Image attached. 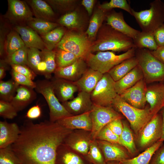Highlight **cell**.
<instances>
[{"label":"cell","instance_id":"obj_1","mask_svg":"<svg viewBox=\"0 0 164 164\" xmlns=\"http://www.w3.org/2000/svg\"><path fill=\"white\" fill-rule=\"evenodd\" d=\"M17 140L11 145L20 164H56L57 151L73 130L56 122L25 121Z\"/></svg>","mask_w":164,"mask_h":164},{"label":"cell","instance_id":"obj_2","mask_svg":"<svg viewBox=\"0 0 164 164\" xmlns=\"http://www.w3.org/2000/svg\"><path fill=\"white\" fill-rule=\"evenodd\" d=\"M92 42L91 52H126L134 47L132 39L106 24L102 25Z\"/></svg>","mask_w":164,"mask_h":164},{"label":"cell","instance_id":"obj_3","mask_svg":"<svg viewBox=\"0 0 164 164\" xmlns=\"http://www.w3.org/2000/svg\"><path fill=\"white\" fill-rule=\"evenodd\" d=\"M112 107L126 118L136 135L154 116L149 107L144 109L135 108L126 102L118 94L113 101Z\"/></svg>","mask_w":164,"mask_h":164},{"label":"cell","instance_id":"obj_4","mask_svg":"<svg viewBox=\"0 0 164 164\" xmlns=\"http://www.w3.org/2000/svg\"><path fill=\"white\" fill-rule=\"evenodd\" d=\"M149 5V9L139 12L132 9V15L142 31L153 32L164 23V3L161 0H155Z\"/></svg>","mask_w":164,"mask_h":164},{"label":"cell","instance_id":"obj_5","mask_svg":"<svg viewBox=\"0 0 164 164\" xmlns=\"http://www.w3.org/2000/svg\"><path fill=\"white\" fill-rule=\"evenodd\" d=\"M135 50L134 47L118 55L110 51H99L95 54L91 53L85 61L89 68L104 74L123 61L135 56Z\"/></svg>","mask_w":164,"mask_h":164},{"label":"cell","instance_id":"obj_6","mask_svg":"<svg viewBox=\"0 0 164 164\" xmlns=\"http://www.w3.org/2000/svg\"><path fill=\"white\" fill-rule=\"evenodd\" d=\"M135 56L146 83L164 81V64L155 58L150 50L146 49L136 48Z\"/></svg>","mask_w":164,"mask_h":164},{"label":"cell","instance_id":"obj_7","mask_svg":"<svg viewBox=\"0 0 164 164\" xmlns=\"http://www.w3.org/2000/svg\"><path fill=\"white\" fill-rule=\"evenodd\" d=\"M92 43L85 33L69 31L66 32L56 48L70 52L85 60L91 53Z\"/></svg>","mask_w":164,"mask_h":164},{"label":"cell","instance_id":"obj_8","mask_svg":"<svg viewBox=\"0 0 164 164\" xmlns=\"http://www.w3.org/2000/svg\"><path fill=\"white\" fill-rule=\"evenodd\" d=\"M36 83V91L43 95L48 105L50 121L56 122L61 118L73 115L60 103L55 94L50 81L48 79L39 80Z\"/></svg>","mask_w":164,"mask_h":164},{"label":"cell","instance_id":"obj_9","mask_svg":"<svg viewBox=\"0 0 164 164\" xmlns=\"http://www.w3.org/2000/svg\"><path fill=\"white\" fill-rule=\"evenodd\" d=\"M162 114L158 113L142 128L136 135L137 146L145 150L160 140L162 133Z\"/></svg>","mask_w":164,"mask_h":164},{"label":"cell","instance_id":"obj_10","mask_svg":"<svg viewBox=\"0 0 164 164\" xmlns=\"http://www.w3.org/2000/svg\"><path fill=\"white\" fill-rule=\"evenodd\" d=\"M115 83L108 73L104 74L90 93L93 104L103 107H112L113 101L118 94L115 88Z\"/></svg>","mask_w":164,"mask_h":164},{"label":"cell","instance_id":"obj_11","mask_svg":"<svg viewBox=\"0 0 164 164\" xmlns=\"http://www.w3.org/2000/svg\"><path fill=\"white\" fill-rule=\"evenodd\" d=\"M90 115L92 123L90 133L92 140H95L99 132L109 122L122 118L121 114L112 107H103L94 104Z\"/></svg>","mask_w":164,"mask_h":164},{"label":"cell","instance_id":"obj_12","mask_svg":"<svg viewBox=\"0 0 164 164\" xmlns=\"http://www.w3.org/2000/svg\"><path fill=\"white\" fill-rule=\"evenodd\" d=\"M26 2L20 0H8V8L5 18L16 25H23L32 20L33 13Z\"/></svg>","mask_w":164,"mask_h":164},{"label":"cell","instance_id":"obj_13","mask_svg":"<svg viewBox=\"0 0 164 164\" xmlns=\"http://www.w3.org/2000/svg\"><path fill=\"white\" fill-rule=\"evenodd\" d=\"M146 89V82L143 78L119 95L130 105L139 109H144L147 102Z\"/></svg>","mask_w":164,"mask_h":164},{"label":"cell","instance_id":"obj_14","mask_svg":"<svg viewBox=\"0 0 164 164\" xmlns=\"http://www.w3.org/2000/svg\"><path fill=\"white\" fill-rule=\"evenodd\" d=\"M62 104L73 115L83 114L91 111L93 105L90 94L81 91H79L75 97Z\"/></svg>","mask_w":164,"mask_h":164},{"label":"cell","instance_id":"obj_15","mask_svg":"<svg viewBox=\"0 0 164 164\" xmlns=\"http://www.w3.org/2000/svg\"><path fill=\"white\" fill-rule=\"evenodd\" d=\"M50 81L55 95L62 103L72 99L74 93L80 91L75 82L55 77Z\"/></svg>","mask_w":164,"mask_h":164},{"label":"cell","instance_id":"obj_16","mask_svg":"<svg viewBox=\"0 0 164 164\" xmlns=\"http://www.w3.org/2000/svg\"><path fill=\"white\" fill-rule=\"evenodd\" d=\"M96 140L106 162L113 161L120 162L131 158L127 150L119 144Z\"/></svg>","mask_w":164,"mask_h":164},{"label":"cell","instance_id":"obj_17","mask_svg":"<svg viewBox=\"0 0 164 164\" xmlns=\"http://www.w3.org/2000/svg\"><path fill=\"white\" fill-rule=\"evenodd\" d=\"M106 24L134 39L140 31L128 25L125 22L122 12L111 10L106 12Z\"/></svg>","mask_w":164,"mask_h":164},{"label":"cell","instance_id":"obj_18","mask_svg":"<svg viewBox=\"0 0 164 164\" xmlns=\"http://www.w3.org/2000/svg\"><path fill=\"white\" fill-rule=\"evenodd\" d=\"M88 67L85 61L80 58L70 66L56 68L54 77L75 82L82 77Z\"/></svg>","mask_w":164,"mask_h":164},{"label":"cell","instance_id":"obj_19","mask_svg":"<svg viewBox=\"0 0 164 164\" xmlns=\"http://www.w3.org/2000/svg\"><path fill=\"white\" fill-rule=\"evenodd\" d=\"M146 97L151 113L154 115H155L164 107V83L147 87Z\"/></svg>","mask_w":164,"mask_h":164},{"label":"cell","instance_id":"obj_20","mask_svg":"<svg viewBox=\"0 0 164 164\" xmlns=\"http://www.w3.org/2000/svg\"><path fill=\"white\" fill-rule=\"evenodd\" d=\"M91 111L83 114L63 118L56 122L68 129L72 130L78 129L91 132L92 128L90 115Z\"/></svg>","mask_w":164,"mask_h":164},{"label":"cell","instance_id":"obj_21","mask_svg":"<svg viewBox=\"0 0 164 164\" xmlns=\"http://www.w3.org/2000/svg\"><path fill=\"white\" fill-rule=\"evenodd\" d=\"M91 138V133L73 132V131L65 138L63 143L71 149L84 155L88 151Z\"/></svg>","mask_w":164,"mask_h":164},{"label":"cell","instance_id":"obj_22","mask_svg":"<svg viewBox=\"0 0 164 164\" xmlns=\"http://www.w3.org/2000/svg\"><path fill=\"white\" fill-rule=\"evenodd\" d=\"M13 29L19 34L27 47L35 48L41 50L46 48L41 36L28 26L15 25Z\"/></svg>","mask_w":164,"mask_h":164},{"label":"cell","instance_id":"obj_23","mask_svg":"<svg viewBox=\"0 0 164 164\" xmlns=\"http://www.w3.org/2000/svg\"><path fill=\"white\" fill-rule=\"evenodd\" d=\"M20 132V128L16 123L0 121V149L7 147L14 143L18 138Z\"/></svg>","mask_w":164,"mask_h":164},{"label":"cell","instance_id":"obj_24","mask_svg":"<svg viewBox=\"0 0 164 164\" xmlns=\"http://www.w3.org/2000/svg\"><path fill=\"white\" fill-rule=\"evenodd\" d=\"M16 95L10 102L18 112L25 109L36 97V94L33 88L19 85Z\"/></svg>","mask_w":164,"mask_h":164},{"label":"cell","instance_id":"obj_25","mask_svg":"<svg viewBox=\"0 0 164 164\" xmlns=\"http://www.w3.org/2000/svg\"><path fill=\"white\" fill-rule=\"evenodd\" d=\"M103 74L90 68H88L82 77L75 82L80 91L90 94L102 77Z\"/></svg>","mask_w":164,"mask_h":164},{"label":"cell","instance_id":"obj_26","mask_svg":"<svg viewBox=\"0 0 164 164\" xmlns=\"http://www.w3.org/2000/svg\"><path fill=\"white\" fill-rule=\"evenodd\" d=\"M143 78L142 72L138 64L126 75L115 82L114 86L117 94L120 95Z\"/></svg>","mask_w":164,"mask_h":164},{"label":"cell","instance_id":"obj_27","mask_svg":"<svg viewBox=\"0 0 164 164\" xmlns=\"http://www.w3.org/2000/svg\"><path fill=\"white\" fill-rule=\"evenodd\" d=\"M31 7L35 18L51 22L55 13L50 6L45 0H26Z\"/></svg>","mask_w":164,"mask_h":164},{"label":"cell","instance_id":"obj_28","mask_svg":"<svg viewBox=\"0 0 164 164\" xmlns=\"http://www.w3.org/2000/svg\"><path fill=\"white\" fill-rule=\"evenodd\" d=\"M123 129L119 136V144L124 147L129 153L131 158L138 154L133 134L129 126L125 121H122Z\"/></svg>","mask_w":164,"mask_h":164},{"label":"cell","instance_id":"obj_29","mask_svg":"<svg viewBox=\"0 0 164 164\" xmlns=\"http://www.w3.org/2000/svg\"><path fill=\"white\" fill-rule=\"evenodd\" d=\"M106 12L99 8L94 11L90 20L87 29L85 32L91 42L95 41L99 30L106 19Z\"/></svg>","mask_w":164,"mask_h":164},{"label":"cell","instance_id":"obj_30","mask_svg":"<svg viewBox=\"0 0 164 164\" xmlns=\"http://www.w3.org/2000/svg\"><path fill=\"white\" fill-rule=\"evenodd\" d=\"M138 65V60L135 56L115 66L108 73L116 82L126 75Z\"/></svg>","mask_w":164,"mask_h":164},{"label":"cell","instance_id":"obj_31","mask_svg":"<svg viewBox=\"0 0 164 164\" xmlns=\"http://www.w3.org/2000/svg\"><path fill=\"white\" fill-rule=\"evenodd\" d=\"M163 142L160 140L137 156L119 162L120 164H149L153 155Z\"/></svg>","mask_w":164,"mask_h":164},{"label":"cell","instance_id":"obj_32","mask_svg":"<svg viewBox=\"0 0 164 164\" xmlns=\"http://www.w3.org/2000/svg\"><path fill=\"white\" fill-rule=\"evenodd\" d=\"M133 40L134 47L136 48H144L153 51L158 47L154 39L153 32L140 31Z\"/></svg>","mask_w":164,"mask_h":164},{"label":"cell","instance_id":"obj_33","mask_svg":"<svg viewBox=\"0 0 164 164\" xmlns=\"http://www.w3.org/2000/svg\"><path fill=\"white\" fill-rule=\"evenodd\" d=\"M25 46L19 33L13 29L11 30L8 34L6 41L5 50L6 58Z\"/></svg>","mask_w":164,"mask_h":164},{"label":"cell","instance_id":"obj_34","mask_svg":"<svg viewBox=\"0 0 164 164\" xmlns=\"http://www.w3.org/2000/svg\"><path fill=\"white\" fill-rule=\"evenodd\" d=\"M56 156L62 164H85L80 157L70 151V149L63 143L58 148Z\"/></svg>","mask_w":164,"mask_h":164},{"label":"cell","instance_id":"obj_35","mask_svg":"<svg viewBox=\"0 0 164 164\" xmlns=\"http://www.w3.org/2000/svg\"><path fill=\"white\" fill-rule=\"evenodd\" d=\"M66 31L62 27H57L46 34L41 36L46 48L53 50L56 48L65 35Z\"/></svg>","mask_w":164,"mask_h":164},{"label":"cell","instance_id":"obj_36","mask_svg":"<svg viewBox=\"0 0 164 164\" xmlns=\"http://www.w3.org/2000/svg\"><path fill=\"white\" fill-rule=\"evenodd\" d=\"M26 24L41 36L46 34L58 26L56 23L36 18H33Z\"/></svg>","mask_w":164,"mask_h":164},{"label":"cell","instance_id":"obj_37","mask_svg":"<svg viewBox=\"0 0 164 164\" xmlns=\"http://www.w3.org/2000/svg\"><path fill=\"white\" fill-rule=\"evenodd\" d=\"M55 50L56 68L70 66L80 59L73 53L60 48H56Z\"/></svg>","mask_w":164,"mask_h":164},{"label":"cell","instance_id":"obj_38","mask_svg":"<svg viewBox=\"0 0 164 164\" xmlns=\"http://www.w3.org/2000/svg\"><path fill=\"white\" fill-rule=\"evenodd\" d=\"M19 86L12 79L6 81L0 80V100L10 102Z\"/></svg>","mask_w":164,"mask_h":164},{"label":"cell","instance_id":"obj_39","mask_svg":"<svg viewBox=\"0 0 164 164\" xmlns=\"http://www.w3.org/2000/svg\"><path fill=\"white\" fill-rule=\"evenodd\" d=\"M55 50H50L46 48L41 50L42 60L45 62L46 66V70L45 77L47 79L51 77V74L54 73L56 66L55 61Z\"/></svg>","mask_w":164,"mask_h":164},{"label":"cell","instance_id":"obj_40","mask_svg":"<svg viewBox=\"0 0 164 164\" xmlns=\"http://www.w3.org/2000/svg\"><path fill=\"white\" fill-rule=\"evenodd\" d=\"M58 22L62 26L69 29H78L82 24L79 14L76 11L64 14L59 19Z\"/></svg>","mask_w":164,"mask_h":164},{"label":"cell","instance_id":"obj_41","mask_svg":"<svg viewBox=\"0 0 164 164\" xmlns=\"http://www.w3.org/2000/svg\"><path fill=\"white\" fill-rule=\"evenodd\" d=\"M89 160L94 164H107L96 140H92L87 155Z\"/></svg>","mask_w":164,"mask_h":164},{"label":"cell","instance_id":"obj_42","mask_svg":"<svg viewBox=\"0 0 164 164\" xmlns=\"http://www.w3.org/2000/svg\"><path fill=\"white\" fill-rule=\"evenodd\" d=\"M28 48L25 46L15 51L5 60L10 65L15 64L27 66Z\"/></svg>","mask_w":164,"mask_h":164},{"label":"cell","instance_id":"obj_43","mask_svg":"<svg viewBox=\"0 0 164 164\" xmlns=\"http://www.w3.org/2000/svg\"><path fill=\"white\" fill-rule=\"evenodd\" d=\"M99 8L106 12L115 8L122 9L132 15V8L126 0H111L109 2L103 3Z\"/></svg>","mask_w":164,"mask_h":164},{"label":"cell","instance_id":"obj_44","mask_svg":"<svg viewBox=\"0 0 164 164\" xmlns=\"http://www.w3.org/2000/svg\"><path fill=\"white\" fill-rule=\"evenodd\" d=\"M0 164H20L19 158L11 145L0 149Z\"/></svg>","mask_w":164,"mask_h":164},{"label":"cell","instance_id":"obj_45","mask_svg":"<svg viewBox=\"0 0 164 164\" xmlns=\"http://www.w3.org/2000/svg\"><path fill=\"white\" fill-rule=\"evenodd\" d=\"M41 60V51L35 48H28L27 66L35 73L37 67Z\"/></svg>","mask_w":164,"mask_h":164},{"label":"cell","instance_id":"obj_46","mask_svg":"<svg viewBox=\"0 0 164 164\" xmlns=\"http://www.w3.org/2000/svg\"><path fill=\"white\" fill-rule=\"evenodd\" d=\"M119 137L114 133L106 125L99 132L95 140L119 144Z\"/></svg>","mask_w":164,"mask_h":164},{"label":"cell","instance_id":"obj_47","mask_svg":"<svg viewBox=\"0 0 164 164\" xmlns=\"http://www.w3.org/2000/svg\"><path fill=\"white\" fill-rule=\"evenodd\" d=\"M52 9L59 12L70 10L76 1L74 0H45Z\"/></svg>","mask_w":164,"mask_h":164},{"label":"cell","instance_id":"obj_48","mask_svg":"<svg viewBox=\"0 0 164 164\" xmlns=\"http://www.w3.org/2000/svg\"><path fill=\"white\" fill-rule=\"evenodd\" d=\"M17 111L9 102L0 100V115L4 118L12 119L17 116Z\"/></svg>","mask_w":164,"mask_h":164},{"label":"cell","instance_id":"obj_49","mask_svg":"<svg viewBox=\"0 0 164 164\" xmlns=\"http://www.w3.org/2000/svg\"><path fill=\"white\" fill-rule=\"evenodd\" d=\"M12 79L19 85L27 86L33 89L36 87V82L26 76L18 73L12 69L11 71Z\"/></svg>","mask_w":164,"mask_h":164},{"label":"cell","instance_id":"obj_50","mask_svg":"<svg viewBox=\"0 0 164 164\" xmlns=\"http://www.w3.org/2000/svg\"><path fill=\"white\" fill-rule=\"evenodd\" d=\"M6 23L1 22L0 26V55L2 57L6 55L5 43L8 34L11 30Z\"/></svg>","mask_w":164,"mask_h":164},{"label":"cell","instance_id":"obj_51","mask_svg":"<svg viewBox=\"0 0 164 164\" xmlns=\"http://www.w3.org/2000/svg\"><path fill=\"white\" fill-rule=\"evenodd\" d=\"M27 66L15 64L11 65L12 69L33 80L36 77V74L30 68Z\"/></svg>","mask_w":164,"mask_h":164},{"label":"cell","instance_id":"obj_52","mask_svg":"<svg viewBox=\"0 0 164 164\" xmlns=\"http://www.w3.org/2000/svg\"><path fill=\"white\" fill-rule=\"evenodd\" d=\"M149 164H164V144H163L155 152Z\"/></svg>","mask_w":164,"mask_h":164},{"label":"cell","instance_id":"obj_53","mask_svg":"<svg viewBox=\"0 0 164 164\" xmlns=\"http://www.w3.org/2000/svg\"><path fill=\"white\" fill-rule=\"evenodd\" d=\"M109 128L115 134L119 136L121 134L123 129L121 119L114 120L107 125Z\"/></svg>","mask_w":164,"mask_h":164},{"label":"cell","instance_id":"obj_54","mask_svg":"<svg viewBox=\"0 0 164 164\" xmlns=\"http://www.w3.org/2000/svg\"><path fill=\"white\" fill-rule=\"evenodd\" d=\"M153 34L155 42L158 46H164V23L156 29Z\"/></svg>","mask_w":164,"mask_h":164},{"label":"cell","instance_id":"obj_55","mask_svg":"<svg viewBox=\"0 0 164 164\" xmlns=\"http://www.w3.org/2000/svg\"><path fill=\"white\" fill-rule=\"evenodd\" d=\"M41 111L40 106L36 104L30 108L26 113V116L29 119H36L41 115Z\"/></svg>","mask_w":164,"mask_h":164},{"label":"cell","instance_id":"obj_56","mask_svg":"<svg viewBox=\"0 0 164 164\" xmlns=\"http://www.w3.org/2000/svg\"><path fill=\"white\" fill-rule=\"evenodd\" d=\"M150 51L155 58L164 64V46L159 47L156 50Z\"/></svg>","mask_w":164,"mask_h":164},{"label":"cell","instance_id":"obj_57","mask_svg":"<svg viewBox=\"0 0 164 164\" xmlns=\"http://www.w3.org/2000/svg\"><path fill=\"white\" fill-rule=\"evenodd\" d=\"M95 1L94 0H83L81 2L82 5L85 7L89 16L92 14Z\"/></svg>","mask_w":164,"mask_h":164},{"label":"cell","instance_id":"obj_58","mask_svg":"<svg viewBox=\"0 0 164 164\" xmlns=\"http://www.w3.org/2000/svg\"><path fill=\"white\" fill-rule=\"evenodd\" d=\"M9 64L5 59L0 60V80H2L6 75V71L8 69Z\"/></svg>","mask_w":164,"mask_h":164},{"label":"cell","instance_id":"obj_59","mask_svg":"<svg viewBox=\"0 0 164 164\" xmlns=\"http://www.w3.org/2000/svg\"><path fill=\"white\" fill-rule=\"evenodd\" d=\"M46 70V66L45 62L42 60L38 65L36 72V74L43 75L45 76Z\"/></svg>","mask_w":164,"mask_h":164},{"label":"cell","instance_id":"obj_60","mask_svg":"<svg viewBox=\"0 0 164 164\" xmlns=\"http://www.w3.org/2000/svg\"><path fill=\"white\" fill-rule=\"evenodd\" d=\"M163 120V125L162 133L161 140L162 141H164V109L162 110L161 113Z\"/></svg>","mask_w":164,"mask_h":164},{"label":"cell","instance_id":"obj_61","mask_svg":"<svg viewBox=\"0 0 164 164\" xmlns=\"http://www.w3.org/2000/svg\"><path fill=\"white\" fill-rule=\"evenodd\" d=\"M107 164H120L119 162L113 161L108 162Z\"/></svg>","mask_w":164,"mask_h":164}]
</instances>
